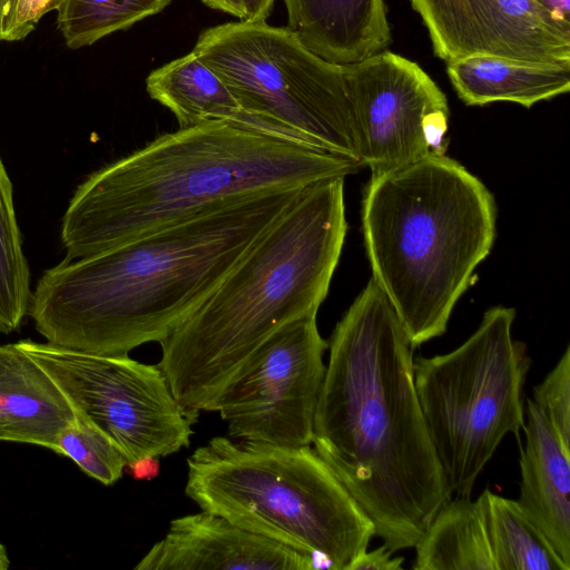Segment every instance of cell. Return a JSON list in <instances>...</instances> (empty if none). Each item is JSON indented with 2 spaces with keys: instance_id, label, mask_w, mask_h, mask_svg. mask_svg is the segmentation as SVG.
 Wrapping results in <instances>:
<instances>
[{
  "instance_id": "cell-1",
  "label": "cell",
  "mask_w": 570,
  "mask_h": 570,
  "mask_svg": "<svg viewBox=\"0 0 570 570\" xmlns=\"http://www.w3.org/2000/svg\"><path fill=\"white\" fill-rule=\"evenodd\" d=\"M314 417V450L392 551L414 548L451 491L414 386L413 348L370 279L336 324Z\"/></svg>"
},
{
  "instance_id": "cell-2",
  "label": "cell",
  "mask_w": 570,
  "mask_h": 570,
  "mask_svg": "<svg viewBox=\"0 0 570 570\" xmlns=\"http://www.w3.org/2000/svg\"><path fill=\"white\" fill-rule=\"evenodd\" d=\"M305 188L235 195L119 246L63 259L39 278L28 315L47 343L72 351L125 356L160 343Z\"/></svg>"
},
{
  "instance_id": "cell-3",
  "label": "cell",
  "mask_w": 570,
  "mask_h": 570,
  "mask_svg": "<svg viewBox=\"0 0 570 570\" xmlns=\"http://www.w3.org/2000/svg\"><path fill=\"white\" fill-rule=\"evenodd\" d=\"M362 167L228 120L178 128L98 169L77 187L62 217L65 259L119 246L235 195L307 187Z\"/></svg>"
},
{
  "instance_id": "cell-4",
  "label": "cell",
  "mask_w": 570,
  "mask_h": 570,
  "mask_svg": "<svg viewBox=\"0 0 570 570\" xmlns=\"http://www.w3.org/2000/svg\"><path fill=\"white\" fill-rule=\"evenodd\" d=\"M347 230L344 178L306 187L209 296L159 344L176 400L197 421L276 331L317 314Z\"/></svg>"
},
{
  "instance_id": "cell-5",
  "label": "cell",
  "mask_w": 570,
  "mask_h": 570,
  "mask_svg": "<svg viewBox=\"0 0 570 570\" xmlns=\"http://www.w3.org/2000/svg\"><path fill=\"white\" fill-rule=\"evenodd\" d=\"M373 279L413 350L442 335L495 237L484 184L439 154L371 176L362 206Z\"/></svg>"
},
{
  "instance_id": "cell-6",
  "label": "cell",
  "mask_w": 570,
  "mask_h": 570,
  "mask_svg": "<svg viewBox=\"0 0 570 570\" xmlns=\"http://www.w3.org/2000/svg\"><path fill=\"white\" fill-rule=\"evenodd\" d=\"M185 494L202 510L312 556L320 569L348 570L375 528L309 446L215 436L187 459Z\"/></svg>"
},
{
  "instance_id": "cell-7",
  "label": "cell",
  "mask_w": 570,
  "mask_h": 570,
  "mask_svg": "<svg viewBox=\"0 0 570 570\" xmlns=\"http://www.w3.org/2000/svg\"><path fill=\"white\" fill-rule=\"evenodd\" d=\"M193 51L230 90L245 126L362 164L342 65L288 28L230 21L204 29Z\"/></svg>"
},
{
  "instance_id": "cell-8",
  "label": "cell",
  "mask_w": 570,
  "mask_h": 570,
  "mask_svg": "<svg viewBox=\"0 0 570 570\" xmlns=\"http://www.w3.org/2000/svg\"><path fill=\"white\" fill-rule=\"evenodd\" d=\"M514 320V308L492 307L455 350L413 362L426 429L455 497L471 495L503 438L519 439L524 425L531 358L525 344L512 337Z\"/></svg>"
},
{
  "instance_id": "cell-9",
  "label": "cell",
  "mask_w": 570,
  "mask_h": 570,
  "mask_svg": "<svg viewBox=\"0 0 570 570\" xmlns=\"http://www.w3.org/2000/svg\"><path fill=\"white\" fill-rule=\"evenodd\" d=\"M18 345L52 377L75 412L116 443L126 468L189 446L196 420L176 400L158 364L31 340Z\"/></svg>"
},
{
  "instance_id": "cell-10",
  "label": "cell",
  "mask_w": 570,
  "mask_h": 570,
  "mask_svg": "<svg viewBox=\"0 0 570 570\" xmlns=\"http://www.w3.org/2000/svg\"><path fill=\"white\" fill-rule=\"evenodd\" d=\"M316 315L276 331L223 389L214 412L227 423L232 439L285 448L312 444L328 348Z\"/></svg>"
},
{
  "instance_id": "cell-11",
  "label": "cell",
  "mask_w": 570,
  "mask_h": 570,
  "mask_svg": "<svg viewBox=\"0 0 570 570\" xmlns=\"http://www.w3.org/2000/svg\"><path fill=\"white\" fill-rule=\"evenodd\" d=\"M342 69L372 176L445 154L448 99L417 63L383 50Z\"/></svg>"
},
{
  "instance_id": "cell-12",
  "label": "cell",
  "mask_w": 570,
  "mask_h": 570,
  "mask_svg": "<svg viewBox=\"0 0 570 570\" xmlns=\"http://www.w3.org/2000/svg\"><path fill=\"white\" fill-rule=\"evenodd\" d=\"M445 62L472 56L570 62V24L534 0H411Z\"/></svg>"
},
{
  "instance_id": "cell-13",
  "label": "cell",
  "mask_w": 570,
  "mask_h": 570,
  "mask_svg": "<svg viewBox=\"0 0 570 570\" xmlns=\"http://www.w3.org/2000/svg\"><path fill=\"white\" fill-rule=\"evenodd\" d=\"M136 570H313L309 554L237 527L216 513L174 519Z\"/></svg>"
},
{
  "instance_id": "cell-14",
  "label": "cell",
  "mask_w": 570,
  "mask_h": 570,
  "mask_svg": "<svg viewBox=\"0 0 570 570\" xmlns=\"http://www.w3.org/2000/svg\"><path fill=\"white\" fill-rule=\"evenodd\" d=\"M525 446L520 448L522 511L570 567V451L533 401L525 399Z\"/></svg>"
},
{
  "instance_id": "cell-15",
  "label": "cell",
  "mask_w": 570,
  "mask_h": 570,
  "mask_svg": "<svg viewBox=\"0 0 570 570\" xmlns=\"http://www.w3.org/2000/svg\"><path fill=\"white\" fill-rule=\"evenodd\" d=\"M77 413L52 377L18 343L0 345V441L56 452Z\"/></svg>"
},
{
  "instance_id": "cell-16",
  "label": "cell",
  "mask_w": 570,
  "mask_h": 570,
  "mask_svg": "<svg viewBox=\"0 0 570 570\" xmlns=\"http://www.w3.org/2000/svg\"><path fill=\"white\" fill-rule=\"evenodd\" d=\"M287 27L313 53L347 65L391 42L385 0H283Z\"/></svg>"
},
{
  "instance_id": "cell-17",
  "label": "cell",
  "mask_w": 570,
  "mask_h": 570,
  "mask_svg": "<svg viewBox=\"0 0 570 570\" xmlns=\"http://www.w3.org/2000/svg\"><path fill=\"white\" fill-rule=\"evenodd\" d=\"M446 72L458 96L469 106L512 101L529 108L570 89V62L472 56L446 62Z\"/></svg>"
},
{
  "instance_id": "cell-18",
  "label": "cell",
  "mask_w": 570,
  "mask_h": 570,
  "mask_svg": "<svg viewBox=\"0 0 570 570\" xmlns=\"http://www.w3.org/2000/svg\"><path fill=\"white\" fill-rule=\"evenodd\" d=\"M146 90L171 111L179 128L215 119L245 126L230 90L193 50L154 69L146 78Z\"/></svg>"
},
{
  "instance_id": "cell-19",
  "label": "cell",
  "mask_w": 570,
  "mask_h": 570,
  "mask_svg": "<svg viewBox=\"0 0 570 570\" xmlns=\"http://www.w3.org/2000/svg\"><path fill=\"white\" fill-rule=\"evenodd\" d=\"M414 548V570H497L481 495L444 502Z\"/></svg>"
},
{
  "instance_id": "cell-20",
  "label": "cell",
  "mask_w": 570,
  "mask_h": 570,
  "mask_svg": "<svg viewBox=\"0 0 570 570\" xmlns=\"http://www.w3.org/2000/svg\"><path fill=\"white\" fill-rule=\"evenodd\" d=\"M497 570H570L517 500L481 494Z\"/></svg>"
},
{
  "instance_id": "cell-21",
  "label": "cell",
  "mask_w": 570,
  "mask_h": 570,
  "mask_svg": "<svg viewBox=\"0 0 570 570\" xmlns=\"http://www.w3.org/2000/svg\"><path fill=\"white\" fill-rule=\"evenodd\" d=\"M12 191L0 157V332L4 334L20 328L32 295Z\"/></svg>"
},
{
  "instance_id": "cell-22",
  "label": "cell",
  "mask_w": 570,
  "mask_h": 570,
  "mask_svg": "<svg viewBox=\"0 0 570 570\" xmlns=\"http://www.w3.org/2000/svg\"><path fill=\"white\" fill-rule=\"evenodd\" d=\"M171 0H62L57 27L70 49L91 46L161 12Z\"/></svg>"
},
{
  "instance_id": "cell-23",
  "label": "cell",
  "mask_w": 570,
  "mask_h": 570,
  "mask_svg": "<svg viewBox=\"0 0 570 570\" xmlns=\"http://www.w3.org/2000/svg\"><path fill=\"white\" fill-rule=\"evenodd\" d=\"M56 453L68 456L87 475L105 485L118 481L127 464L116 443L78 414L76 421L60 432Z\"/></svg>"
},
{
  "instance_id": "cell-24",
  "label": "cell",
  "mask_w": 570,
  "mask_h": 570,
  "mask_svg": "<svg viewBox=\"0 0 570 570\" xmlns=\"http://www.w3.org/2000/svg\"><path fill=\"white\" fill-rule=\"evenodd\" d=\"M533 403L552 430L570 451V348L557 362L544 380L533 387Z\"/></svg>"
},
{
  "instance_id": "cell-25",
  "label": "cell",
  "mask_w": 570,
  "mask_h": 570,
  "mask_svg": "<svg viewBox=\"0 0 570 570\" xmlns=\"http://www.w3.org/2000/svg\"><path fill=\"white\" fill-rule=\"evenodd\" d=\"M62 0H19L16 13L13 41L27 38L39 20L51 10H57Z\"/></svg>"
},
{
  "instance_id": "cell-26",
  "label": "cell",
  "mask_w": 570,
  "mask_h": 570,
  "mask_svg": "<svg viewBox=\"0 0 570 570\" xmlns=\"http://www.w3.org/2000/svg\"><path fill=\"white\" fill-rule=\"evenodd\" d=\"M392 552L384 543L373 551H363L350 566L348 570H400L404 562L403 557L393 558Z\"/></svg>"
},
{
  "instance_id": "cell-27",
  "label": "cell",
  "mask_w": 570,
  "mask_h": 570,
  "mask_svg": "<svg viewBox=\"0 0 570 570\" xmlns=\"http://www.w3.org/2000/svg\"><path fill=\"white\" fill-rule=\"evenodd\" d=\"M19 0H0V41H13Z\"/></svg>"
},
{
  "instance_id": "cell-28",
  "label": "cell",
  "mask_w": 570,
  "mask_h": 570,
  "mask_svg": "<svg viewBox=\"0 0 570 570\" xmlns=\"http://www.w3.org/2000/svg\"><path fill=\"white\" fill-rule=\"evenodd\" d=\"M246 17L244 21H266L273 11L275 0H244Z\"/></svg>"
},
{
  "instance_id": "cell-29",
  "label": "cell",
  "mask_w": 570,
  "mask_h": 570,
  "mask_svg": "<svg viewBox=\"0 0 570 570\" xmlns=\"http://www.w3.org/2000/svg\"><path fill=\"white\" fill-rule=\"evenodd\" d=\"M202 2L210 9L228 13L240 21L245 20L244 0H202Z\"/></svg>"
},
{
  "instance_id": "cell-30",
  "label": "cell",
  "mask_w": 570,
  "mask_h": 570,
  "mask_svg": "<svg viewBox=\"0 0 570 570\" xmlns=\"http://www.w3.org/2000/svg\"><path fill=\"white\" fill-rule=\"evenodd\" d=\"M557 20L570 24V0H534Z\"/></svg>"
},
{
  "instance_id": "cell-31",
  "label": "cell",
  "mask_w": 570,
  "mask_h": 570,
  "mask_svg": "<svg viewBox=\"0 0 570 570\" xmlns=\"http://www.w3.org/2000/svg\"><path fill=\"white\" fill-rule=\"evenodd\" d=\"M126 469L135 479H151L159 470L158 458L142 459Z\"/></svg>"
},
{
  "instance_id": "cell-32",
  "label": "cell",
  "mask_w": 570,
  "mask_h": 570,
  "mask_svg": "<svg viewBox=\"0 0 570 570\" xmlns=\"http://www.w3.org/2000/svg\"><path fill=\"white\" fill-rule=\"evenodd\" d=\"M10 567V559L6 547L0 543V570H7Z\"/></svg>"
}]
</instances>
